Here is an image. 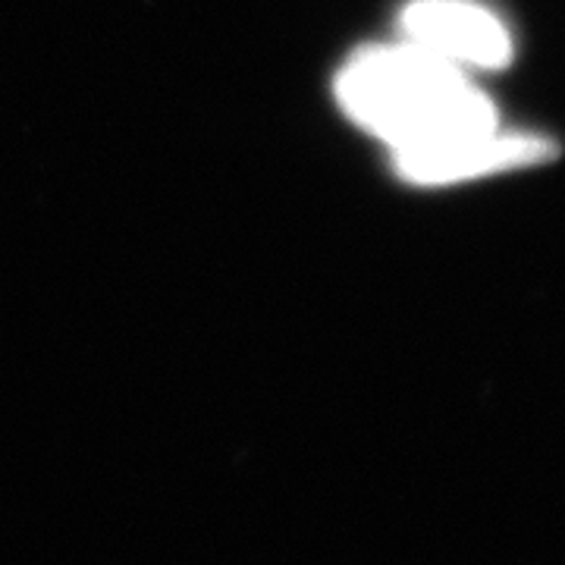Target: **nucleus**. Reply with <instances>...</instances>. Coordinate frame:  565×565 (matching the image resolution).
<instances>
[{
  "instance_id": "1",
  "label": "nucleus",
  "mask_w": 565,
  "mask_h": 565,
  "mask_svg": "<svg viewBox=\"0 0 565 565\" xmlns=\"http://www.w3.org/2000/svg\"><path fill=\"white\" fill-rule=\"evenodd\" d=\"M340 102L393 148L493 129V107L462 70L418 44L364 51L340 76Z\"/></svg>"
},
{
  "instance_id": "3",
  "label": "nucleus",
  "mask_w": 565,
  "mask_h": 565,
  "mask_svg": "<svg viewBox=\"0 0 565 565\" xmlns=\"http://www.w3.org/2000/svg\"><path fill=\"white\" fill-rule=\"evenodd\" d=\"M550 154L553 148L544 139L500 136L497 129H484L456 139L415 145V148H396V167L405 180L437 185V182L471 180L484 173L527 167V163L546 161Z\"/></svg>"
},
{
  "instance_id": "2",
  "label": "nucleus",
  "mask_w": 565,
  "mask_h": 565,
  "mask_svg": "<svg viewBox=\"0 0 565 565\" xmlns=\"http://www.w3.org/2000/svg\"><path fill=\"white\" fill-rule=\"evenodd\" d=\"M405 35L452 66L503 70L512 39L490 10L468 0H415L403 13Z\"/></svg>"
}]
</instances>
